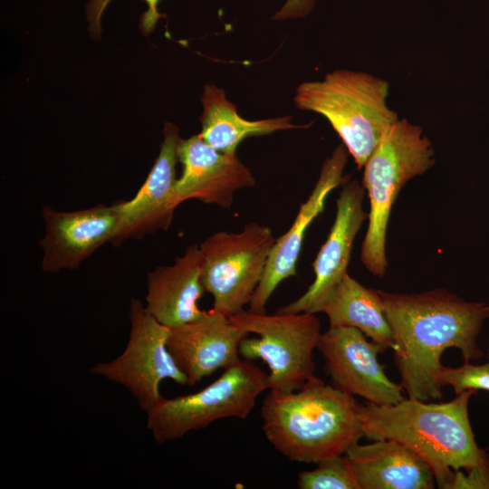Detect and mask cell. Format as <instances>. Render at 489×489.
Masks as SVG:
<instances>
[{
    "instance_id": "4fadbf2b",
    "label": "cell",
    "mask_w": 489,
    "mask_h": 489,
    "mask_svg": "<svg viewBox=\"0 0 489 489\" xmlns=\"http://www.w3.org/2000/svg\"><path fill=\"white\" fill-rule=\"evenodd\" d=\"M177 156L182 166L175 186L177 205L193 198L228 209L237 191L255 185L252 171L236 154L216 150L200 134L180 139Z\"/></svg>"
},
{
    "instance_id": "7402d4cb",
    "label": "cell",
    "mask_w": 489,
    "mask_h": 489,
    "mask_svg": "<svg viewBox=\"0 0 489 489\" xmlns=\"http://www.w3.org/2000/svg\"><path fill=\"white\" fill-rule=\"evenodd\" d=\"M441 380L444 386H451L455 394L467 389L489 391V362L482 365L465 362L456 368L445 366Z\"/></svg>"
},
{
    "instance_id": "7a4b0ae2",
    "label": "cell",
    "mask_w": 489,
    "mask_h": 489,
    "mask_svg": "<svg viewBox=\"0 0 489 489\" xmlns=\"http://www.w3.org/2000/svg\"><path fill=\"white\" fill-rule=\"evenodd\" d=\"M475 392L441 403L404 398L393 405L360 404L363 436L396 440L415 451L439 488H489V454L478 446L468 416Z\"/></svg>"
},
{
    "instance_id": "5bb4252c",
    "label": "cell",
    "mask_w": 489,
    "mask_h": 489,
    "mask_svg": "<svg viewBox=\"0 0 489 489\" xmlns=\"http://www.w3.org/2000/svg\"><path fill=\"white\" fill-rule=\"evenodd\" d=\"M179 129L166 122L159 153L146 180L133 198L119 201L120 222L110 244H120L158 230H168L176 207V164Z\"/></svg>"
},
{
    "instance_id": "d4e9b609",
    "label": "cell",
    "mask_w": 489,
    "mask_h": 489,
    "mask_svg": "<svg viewBox=\"0 0 489 489\" xmlns=\"http://www.w3.org/2000/svg\"><path fill=\"white\" fill-rule=\"evenodd\" d=\"M488 359H489V351H488Z\"/></svg>"
},
{
    "instance_id": "277c9868",
    "label": "cell",
    "mask_w": 489,
    "mask_h": 489,
    "mask_svg": "<svg viewBox=\"0 0 489 489\" xmlns=\"http://www.w3.org/2000/svg\"><path fill=\"white\" fill-rule=\"evenodd\" d=\"M388 82L365 72L339 69L301 83L295 106L324 117L361 169L387 129L399 118L387 102Z\"/></svg>"
},
{
    "instance_id": "30bf717a",
    "label": "cell",
    "mask_w": 489,
    "mask_h": 489,
    "mask_svg": "<svg viewBox=\"0 0 489 489\" xmlns=\"http://www.w3.org/2000/svg\"><path fill=\"white\" fill-rule=\"evenodd\" d=\"M317 349L335 388L379 406L404 398L401 384L388 378L378 360L382 350L359 329L330 327L321 334Z\"/></svg>"
},
{
    "instance_id": "44dd1931",
    "label": "cell",
    "mask_w": 489,
    "mask_h": 489,
    "mask_svg": "<svg viewBox=\"0 0 489 489\" xmlns=\"http://www.w3.org/2000/svg\"><path fill=\"white\" fill-rule=\"evenodd\" d=\"M297 485L300 489H360L345 455L324 459L314 469L301 472Z\"/></svg>"
},
{
    "instance_id": "8992f818",
    "label": "cell",
    "mask_w": 489,
    "mask_h": 489,
    "mask_svg": "<svg viewBox=\"0 0 489 489\" xmlns=\"http://www.w3.org/2000/svg\"><path fill=\"white\" fill-rule=\"evenodd\" d=\"M269 389L268 374L248 360L224 369L203 389L176 398H161L147 414V428L158 444L182 438L226 417L245 419L258 396Z\"/></svg>"
},
{
    "instance_id": "6da1fadb",
    "label": "cell",
    "mask_w": 489,
    "mask_h": 489,
    "mask_svg": "<svg viewBox=\"0 0 489 489\" xmlns=\"http://www.w3.org/2000/svg\"><path fill=\"white\" fill-rule=\"evenodd\" d=\"M394 341L395 363L408 398L443 397L441 356L456 348L465 362L483 357L477 339L489 318V303L466 302L445 289L420 293L379 290Z\"/></svg>"
},
{
    "instance_id": "3957f363",
    "label": "cell",
    "mask_w": 489,
    "mask_h": 489,
    "mask_svg": "<svg viewBox=\"0 0 489 489\" xmlns=\"http://www.w3.org/2000/svg\"><path fill=\"white\" fill-rule=\"evenodd\" d=\"M353 396L314 376L301 388L269 390L263 401V431L286 458L317 464L344 455L363 436Z\"/></svg>"
},
{
    "instance_id": "e0dca14e",
    "label": "cell",
    "mask_w": 489,
    "mask_h": 489,
    "mask_svg": "<svg viewBox=\"0 0 489 489\" xmlns=\"http://www.w3.org/2000/svg\"><path fill=\"white\" fill-rule=\"evenodd\" d=\"M203 256L199 244L187 247L172 265L158 266L147 273L145 309L161 324L173 328L203 316L197 302L205 288Z\"/></svg>"
},
{
    "instance_id": "603a6c76",
    "label": "cell",
    "mask_w": 489,
    "mask_h": 489,
    "mask_svg": "<svg viewBox=\"0 0 489 489\" xmlns=\"http://www.w3.org/2000/svg\"><path fill=\"white\" fill-rule=\"evenodd\" d=\"M111 0H90L86 5V19L88 29L91 37L100 38L101 34V19L102 14ZM148 8L140 16L139 26L144 34H149L156 27L157 23L164 14L158 12L160 0H143Z\"/></svg>"
},
{
    "instance_id": "5b68a950",
    "label": "cell",
    "mask_w": 489,
    "mask_h": 489,
    "mask_svg": "<svg viewBox=\"0 0 489 489\" xmlns=\"http://www.w3.org/2000/svg\"><path fill=\"white\" fill-rule=\"evenodd\" d=\"M435 162L432 143L421 127L398 119L364 164L362 186L369 200V212L360 261L373 275L383 277L387 271L388 225L401 188L430 169Z\"/></svg>"
},
{
    "instance_id": "d6986e66",
    "label": "cell",
    "mask_w": 489,
    "mask_h": 489,
    "mask_svg": "<svg viewBox=\"0 0 489 489\" xmlns=\"http://www.w3.org/2000/svg\"><path fill=\"white\" fill-rule=\"evenodd\" d=\"M201 102L199 134L207 144L225 154L235 155L239 144L249 137L308 127L292 123L291 116L257 120L242 118L236 106L226 99L225 91L212 83L205 85Z\"/></svg>"
},
{
    "instance_id": "9c48e42d",
    "label": "cell",
    "mask_w": 489,
    "mask_h": 489,
    "mask_svg": "<svg viewBox=\"0 0 489 489\" xmlns=\"http://www.w3.org/2000/svg\"><path fill=\"white\" fill-rule=\"evenodd\" d=\"M129 319L130 331L123 352L110 361L96 363L90 372L123 386L146 413L161 398L163 380L187 385V379L168 349L169 328L136 298L130 300Z\"/></svg>"
},
{
    "instance_id": "7c38bea8",
    "label": "cell",
    "mask_w": 489,
    "mask_h": 489,
    "mask_svg": "<svg viewBox=\"0 0 489 489\" xmlns=\"http://www.w3.org/2000/svg\"><path fill=\"white\" fill-rule=\"evenodd\" d=\"M365 194L363 186L358 180L343 184L336 202L333 225L312 263L315 276L312 283L297 300L279 308L278 312H321L331 291L348 273L354 240L368 219L363 208Z\"/></svg>"
},
{
    "instance_id": "ffe728a7",
    "label": "cell",
    "mask_w": 489,
    "mask_h": 489,
    "mask_svg": "<svg viewBox=\"0 0 489 489\" xmlns=\"http://www.w3.org/2000/svg\"><path fill=\"white\" fill-rule=\"evenodd\" d=\"M321 312L327 315L330 327H354L378 344L382 351L395 348L379 290L363 286L349 273L331 291Z\"/></svg>"
},
{
    "instance_id": "ac0fdd59",
    "label": "cell",
    "mask_w": 489,
    "mask_h": 489,
    "mask_svg": "<svg viewBox=\"0 0 489 489\" xmlns=\"http://www.w3.org/2000/svg\"><path fill=\"white\" fill-rule=\"evenodd\" d=\"M359 442L346 452L360 489H433L436 479L427 462L392 439Z\"/></svg>"
},
{
    "instance_id": "ba28073f",
    "label": "cell",
    "mask_w": 489,
    "mask_h": 489,
    "mask_svg": "<svg viewBox=\"0 0 489 489\" xmlns=\"http://www.w3.org/2000/svg\"><path fill=\"white\" fill-rule=\"evenodd\" d=\"M275 241L269 226L252 222L237 233L216 232L199 244L202 282L213 309L230 317L249 305Z\"/></svg>"
},
{
    "instance_id": "cb8c5ba5",
    "label": "cell",
    "mask_w": 489,
    "mask_h": 489,
    "mask_svg": "<svg viewBox=\"0 0 489 489\" xmlns=\"http://www.w3.org/2000/svg\"><path fill=\"white\" fill-rule=\"evenodd\" d=\"M314 5V0H287L273 19L285 20L306 16Z\"/></svg>"
},
{
    "instance_id": "52a82bcc",
    "label": "cell",
    "mask_w": 489,
    "mask_h": 489,
    "mask_svg": "<svg viewBox=\"0 0 489 489\" xmlns=\"http://www.w3.org/2000/svg\"><path fill=\"white\" fill-rule=\"evenodd\" d=\"M246 333L239 345L244 360H263L268 366V390L291 392L314 377L313 351L321 337V321L308 312L275 314L241 311L229 317Z\"/></svg>"
},
{
    "instance_id": "8fae6325",
    "label": "cell",
    "mask_w": 489,
    "mask_h": 489,
    "mask_svg": "<svg viewBox=\"0 0 489 489\" xmlns=\"http://www.w3.org/2000/svg\"><path fill=\"white\" fill-rule=\"evenodd\" d=\"M44 234L39 242L42 270L58 273L79 267L115 236L120 222L119 201L74 210L42 209Z\"/></svg>"
},
{
    "instance_id": "2e32d148",
    "label": "cell",
    "mask_w": 489,
    "mask_h": 489,
    "mask_svg": "<svg viewBox=\"0 0 489 489\" xmlns=\"http://www.w3.org/2000/svg\"><path fill=\"white\" fill-rule=\"evenodd\" d=\"M247 336L229 317L212 308L195 321L169 328L167 344L187 386H194L240 361L239 345Z\"/></svg>"
},
{
    "instance_id": "9a60e30c",
    "label": "cell",
    "mask_w": 489,
    "mask_h": 489,
    "mask_svg": "<svg viewBox=\"0 0 489 489\" xmlns=\"http://www.w3.org/2000/svg\"><path fill=\"white\" fill-rule=\"evenodd\" d=\"M349 155L341 143L323 162L318 180L308 198L301 205L293 223L286 233L276 239L263 278L250 301L249 311L265 312L267 302L277 286L283 280L296 275L305 232L323 211L329 194L346 182L343 171Z\"/></svg>"
}]
</instances>
